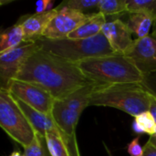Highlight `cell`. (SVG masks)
Instances as JSON below:
<instances>
[{
	"label": "cell",
	"instance_id": "1",
	"mask_svg": "<svg viewBox=\"0 0 156 156\" xmlns=\"http://www.w3.org/2000/svg\"><path fill=\"white\" fill-rule=\"evenodd\" d=\"M15 80L40 87L57 101H61L74 91L94 83L82 73L76 63L41 49L25 61Z\"/></svg>",
	"mask_w": 156,
	"mask_h": 156
},
{
	"label": "cell",
	"instance_id": "2",
	"mask_svg": "<svg viewBox=\"0 0 156 156\" xmlns=\"http://www.w3.org/2000/svg\"><path fill=\"white\" fill-rule=\"evenodd\" d=\"M151 95L141 83L96 85L90 97V106L112 107L134 118L148 112Z\"/></svg>",
	"mask_w": 156,
	"mask_h": 156
},
{
	"label": "cell",
	"instance_id": "3",
	"mask_svg": "<svg viewBox=\"0 0 156 156\" xmlns=\"http://www.w3.org/2000/svg\"><path fill=\"white\" fill-rule=\"evenodd\" d=\"M76 65L92 82L101 84L141 83L144 76L123 54L92 58Z\"/></svg>",
	"mask_w": 156,
	"mask_h": 156
},
{
	"label": "cell",
	"instance_id": "4",
	"mask_svg": "<svg viewBox=\"0 0 156 156\" xmlns=\"http://www.w3.org/2000/svg\"><path fill=\"white\" fill-rule=\"evenodd\" d=\"M36 42L41 50L73 63L92 58L118 54L102 32L90 38L47 39L41 37Z\"/></svg>",
	"mask_w": 156,
	"mask_h": 156
},
{
	"label": "cell",
	"instance_id": "5",
	"mask_svg": "<svg viewBox=\"0 0 156 156\" xmlns=\"http://www.w3.org/2000/svg\"><path fill=\"white\" fill-rule=\"evenodd\" d=\"M0 126L14 141L24 148L36 138V132L16 104L12 94L0 90Z\"/></svg>",
	"mask_w": 156,
	"mask_h": 156
},
{
	"label": "cell",
	"instance_id": "6",
	"mask_svg": "<svg viewBox=\"0 0 156 156\" xmlns=\"http://www.w3.org/2000/svg\"><path fill=\"white\" fill-rule=\"evenodd\" d=\"M7 91L34 110L47 115L52 114L56 99L42 88L28 82L14 80L9 84Z\"/></svg>",
	"mask_w": 156,
	"mask_h": 156
},
{
	"label": "cell",
	"instance_id": "7",
	"mask_svg": "<svg viewBox=\"0 0 156 156\" xmlns=\"http://www.w3.org/2000/svg\"><path fill=\"white\" fill-rule=\"evenodd\" d=\"M38 49L40 48L37 42L30 41L0 54V82L2 90H7L9 84L16 79L25 61Z\"/></svg>",
	"mask_w": 156,
	"mask_h": 156
},
{
	"label": "cell",
	"instance_id": "8",
	"mask_svg": "<svg viewBox=\"0 0 156 156\" xmlns=\"http://www.w3.org/2000/svg\"><path fill=\"white\" fill-rule=\"evenodd\" d=\"M130 58L144 76L156 71V35L152 33L145 37L133 39L123 54Z\"/></svg>",
	"mask_w": 156,
	"mask_h": 156
},
{
	"label": "cell",
	"instance_id": "9",
	"mask_svg": "<svg viewBox=\"0 0 156 156\" xmlns=\"http://www.w3.org/2000/svg\"><path fill=\"white\" fill-rule=\"evenodd\" d=\"M58 12L49 23L43 37L47 39H63L75 31L90 16L66 6L57 7Z\"/></svg>",
	"mask_w": 156,
	"mask_h": 156
},
{
	"label": "cell",
	"instance_id": "10",
	"mask_svg": "<svg viewBox=\"0 0 156 156\" xmlns=\"http://www.w3.org/2000/svg\"><path fill=\"white\" fill-rule=\"evenodd\" d=\"M101 32L114 51L118 54H124L133 41V39H132V32L127 24L121 19L107 21Z\"/></svg>",
	"mask_w": 156,
	"mask_h": 156
},
{
	"label": "cell",
	"instance_id": "11",
	"mask_svg": "<svg viewBox=\"0 0 156 156\" xmlns=\"http://www.w3.org/2000/svg\"><path fill=\"white\" fill-rule=\"evenodd\" d=\"M58 12V8H53L46 13H36L27 16L26 19H23L22 22H18L23 28L26 42L37 41L40 39L49 23L57 16Z\"/></svg>",
	"mask_w": 156,
	"mask_h": 156
},
{
	"label": "cell",
	"instance_id": "12",
	"mask_svg": "<svg viewBox=\"0 0 156 156\" xmlns=\"http://www.w3.org/2000/svg\"><path fill=\"white\" fill-rule=\"evenodd\" d=\"M80 114V112L68 108L60 101L56 100L51 115L64 135L71 142L77 143L75 130Z\"/></svg>",
	"mask_w": 156,
	"mask_h": 156
},
{
	"label": "cell",
	"instance_id": "13",
	"mask_svg": "<svg viewBox=\"0 0 156 156\" xmlns=\"http://www.w3.org/2000/svg\"><path fill=\"white\" fill-rule=\"evenodd\" d=\"M14 99H15L16 104L18 105V107L23 112V113L26 115V117L28 120V122H30V124L32 125L37 135L45 139L47 133L55 132L59 129L58 126L56 124L52 115H47V114L41 113L39 112L34 110L33 108L29 107L23 101H19L18 99H16L15 97H14Z\"/></svg>",
	"mask_w": 156,
	"mask_h": 156
},
{
	"label": "cell",
	"instance_id": "14",
	"mask_svg": "<svg viewBox=\"0 0 156 156\" xmlns=\"http://www.w3.org/2000/svg\"><path fill=\"white\" fill-rule=\"evenodd\" d=\"M45 142L50 156H71L69 152H75L79 149L77 143L71 142L60 129L55 132L46 133Z\"/></svg>",
	"mask_w": 156,
	"mask_h": 156
},
{
	"label": "cell",
	"instance_id": "15",
	"mask_svg": "<svg viewBox=\"0 0 156 156\" xmlns=\"http://www.w3.org/2000/svg\"><path fill=\"white\" fill-rule=\"evenodd\" d=\"M106 22V16L101 13L90 14L89 17L75 31L71 32L67 38L83 39L95 37L101 33L102 27Z\"/></svg>",
	"mask_w": 156,
	"mask_h": 156
},
{
	"label": "cell",
	"instance_id": "16",
	"mask_svg": "<svg viewBox=\"0 0 156 156\" xmlns=\"http://www.w3.org/2000/svg\"><path fill=\"white\" fill-rule=\"evenodd\" d=\"M26 42L25 34L20 24H16L4 30L0 35V54L18 48Z\"/></svg>",
	"mask_w": 156,
	"mask_h": 156
},
{
	"label": "cell",
	"instance_id": "17",
	"mask_svg": "<svg viewBox=\"0 0 156 156\" xmlns=\"http://www.w3.org/2000/svg\"><path fill=\"white\" fill-rule=\"evenodd\" d=\"M96 85V83L89 84L74 91L60 101L68 108L81 113L86 107L90 106V97Z\"/></svg>",
	"mask_w": 156,
	"mask_h": 156
},
{
	"label": "cell",
	"instance_id": "18",
	"mask_svg": "<svg viewBox=\"0 0 156 156\" xmlns=\"http://www.w3.org/2000/svg\"><path fill=\"white\" fill-rule=\"evenodd\" d=\"M129 17L126 22L130 31L137 36V38H143L149 35L151 27L154 26V20L144 13L134 12L128 13Z\"/></svg>",
	"mask_w": 156,
	"mask_h": 156
},
{
	"label": "cell",
	"instance_id": "19",
	"mask_svg": "<svg viewBox=\"0 0 156 156\" xmlns=\"http://www.w3.org/2000/svg\"><path fill=\"white\" fill-rule=\"evenodd\" d=\"M98 10L105 16L128 13L127 0H100Z\"/></svg>",
	"mask_w": 156,
	"mask_h": 156
},
{
	"label": "cell",
	"instance_id": "20",
	"mask_svg": "<svg viewBox=\"0 0 156 156\" xmlns=\"http://www.w3.org/2000/svg\"><path fill=\"white\" fill-rule=\"evenodd\" d=\"M127 9L128 13H144L156 23V0H127Z\"/></svg>",
	"mask_w": 156,
	"mask_h": 156
},
{
	"label": "cell",
	"instance_id": "21",
	"mask_svg": "<svg viewBox=\"0 0 156 156\" xmlns=\"http://www.w3.org/2000/svg\"><path fill=\"white\" fill-rule=\"evenodd\" d=\"M23 156H50L45 139L36 135L34 141L26 148H24Z\"/></svg>",
	"mask_w": 156,
	"mask_h": 156
},
{
	"label": "cell",
	"instance_id": "22",
	"mask_svg": "<svg viewBox=\"0 0 156 156\" xmlns=\"http://www.w3.org/2000/svg\"><path fill=\"white\" fill-rule=\"evenodd\" d=\"M99 2L100 0H69V1L62 2L58 7L66 6L74 10L85 13V11L98 8Z\"/></svg>",
	"mask_w": 156,
	"mask_h": 156
},
{
	"label": "cell",
	"instance_id": "23",
	"mask_svg": "<svg viewBox=\"0 0 156 156\" xmlns=\"http://www.w3.org/2000/svg\"><path fill=\"white\" fill-rule=\"evenodd\" d=\"M134 121L140 125L144 133L154 136L156 132V122L152 113L148 111L141 113L134 118Z\"/></svg>",
	"mask_w": 156,
	"mask_h": 156
},
{
	"label": "cell",
	"instance_id": "24",
	"mask_svg": "<svg viewBox=\"0 0 156 156\" xmlns=\"http://www.w3.org/2000/svg\"><path fill=\"white\" fill-rule=\"evenodd\" d=\"M141 85L151 96L156 99V71L150 75L144 76Z\"/></svg>",
	"mask_w": 156,
	"mask_h": 156
},
{
	"label": "cell",
	"instance_id": "25",
	"mask_svg": "<svg viewBox=\"0 0 156 156\" xmlns=\"http://www.w3.org/2000/svg\"><path fill=\"white\" fill-rule=\"evenodd\" d=\"M127 151L130 156H144V148L140 144L139 137H136L129 144Z\"/></svg>",
	"mask_w": 156,
	"mask_h": 156
},
{
	"label": "cell",
	"instance_id": "26",
	"mask_svg": "<svg viewBox=\"0 0 156 156\" xmlns=\"http://www.w3.org/2000/svg\"><path fill=\"white\" fill-rule=\"evenodd\" d=\"M54 1L52 0H40L36 3V13L42 14L52 10Z\"/></svg>",
	"mask_w": 156,
	"mask_h": 156
},
{
	"label": "cell",
	"instance_id": "27",
	"mask_svg": "<svg viewBox=\"0 0 156 156\" xmlns=\"http://www.w3.org/2000/svg\"><path fill=\"white\" fill-rule=\"evenodd\" d=\"M144 156H156V145L149 139L144 147Z\"/></svg>",
	"mask_w": 156,
	"mask_h": 156
},
{
	"label": "cell",
	"instance_id": "28",
	"mask_svg": "<svg viewBox=\"0 0 156 156\" xmlns=\"http://www.w3.org/2000/svg\"><path fill=\"white\" fill-rule=\"evenodd\" d=\"M149 112L152 113V115L154 116L156 122V99L154 98L153 96L151 97V104H150V109Z\"/></svg>",
	"mask_w": 156,
	"mask_h": 156
},
{
	"label": "cell",
	"instance_id": "29",
	"mask_svg": "<svg viewBox=\"0 0 156 156\" xmlns=\"http://www.w3.org/2000/svg\"><path fill=\"white\" fill-rule=\"evenodd\" d=\"M133 130L136 133H138V134L144 133V131H143V129L140 127V125H139L135 121H133Z\"/></svg>",
	"mask_w": 156,
	"mask_h": 156
},
{
	"label": "cell",
	"instance_id": "30",
	"mask_svg": "<svg viewBox=\"0 0 156 156\" xmlns=\"http://www.w3.org/2000/svg\"><path fill=\"white\" fill-rule=\"evenodd\" d=\"M9 156H23V154H21L19 152H16H16H13Z\"/></svg>",
	"mask_w": 156,
	"mask_h": 156
},
{
	"label": "cell",
	"instance_id": "31",
	"mask_svg": "<svg viewBox=\"0 0 156 156\" xmlns=\"http://www.w3.org/2000/svg\"><path fill=\"white\" fill-rule=\"evenodd\" d=\"M150 139H151V140H152V141H153V142L154 143V144H155V145H156V140H155V138H154V136H151V137H150Z\"/></svg>",
	"mask_w": 156,
	"mask_h": 156
},
{
	"label": "cell",
	"instance_id": "32",
	"mask_svg": "<svg viewBox=\"0 0 156 156\" xmlns=\"http://www.w3.org/2000/svg\"><path fill=\"white\" fill-rule=\"evenodd\" d=\"M154 32H153V33H154L156 35V23L154 24Z\"/></svg>",
	"mask_w": 156,
	"mask_h": 156
},
{
	"label": "cell",
	"instance_id": "33",
	"mask_svg": "<svg viewBox=\"0 0 156 156\" xmlns=\"http://www.w3.org/2000/svg\"><path fill=\"white\" fill-rule=\"evenodd\" d=\"M106 149H107V148H106ZM107 151H108V153H109V156H112V154H111V153L109 152V150H108V149H107Z\"/></svg>",
	"mask_w": 156,
	"mask_h": 156
},
{
	"label": "cell",
	"instance_id": "34",
	"mask_svg": "<svg viewBox=\"0 0 156 156\" xmlns=\"http://www.w3.org/2000/svg\"><path fill=\"white\" fill-rule=\"evenodd\" d=\"M154 138H155V140H156V132H155V134H154Z\"/></svg>",
	"mask_w": 156,
	"mask_h": 156
}]
</instances>
